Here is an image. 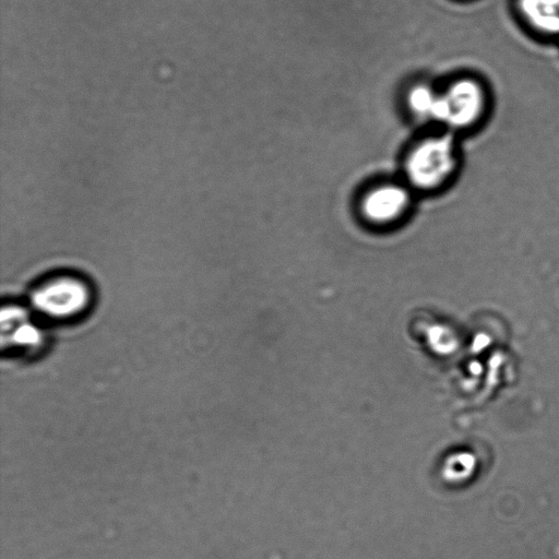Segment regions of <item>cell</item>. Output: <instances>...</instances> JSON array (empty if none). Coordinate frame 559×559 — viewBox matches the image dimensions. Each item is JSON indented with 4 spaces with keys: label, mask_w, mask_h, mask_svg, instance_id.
I'll return each instance as SVG.
<instances>
[{
    "label": "cell",
    "mask_w": 559,
    "mask_h": 559,
    "mask_svg": "<svg viewBox=\"0 0 559 559\" xmlns=\"http://www.w3.org/2000/svg\"><path fill=\"white\" fill-rule=\"evenodd\" d=\"M460 165L454 133L444 130L417 142L404 160V175L408 186L421 191L445 186Z\"/></svg>",
    "instance_id": "cell-1"
},
{
    "label": "cell",
    "mask_w": 559,
    "mask_h": 559,
    "mask_svg": "<svg viewBox=\"0 0 559 559\" xmlns=\"http://www.w3.org/2000/svg\"><path fill=\"white\" fill-rule=\"evenodd\" d=\"M490 109L486 84L473 75L453 79L440 90L436 122L452 133L478 127Z\"/></svg>",
    "instance_id": "cell-2"
},
{
    "label": "cell",
    "mask_w": 559,
    "mask_h": 559,
    "mask_svg": "<svg viewBox=\"0 0 559 559\" xmlns=\"http://www.w3.org/2000/svg\"><path fill=\"white\" fill-rule=\"evenodd\" d=\"M90 293L84 283L72 277L47 282L33 294V305L53 318H68L81 312L87 305Z\"/></svg>",
    "instance_id": "cell-3"
},
{
    "label": "cell",
    "mask_w": 559,
    "mask_h": 559,
    "mask_svg": "<svg viewBox=\"0 0 559 559\" xmlns=\"http://www.w3.org/2000/svg\"><path fill=\"white\" fill-rule=\"evenodd\" d=\"M411 187L397 182H382L367 190L360 199L362 217L374 225L397 222L411 205Z\"/></svg>",
    "instance_id": "cell-4"
},
{
    "label": "cell",
    "mask_w": 559,
    "mask_h": 559,
    "mask_svg": "<svg viewBox=\"0 0 559 559\" xmlns=\"http://www.w3.org/2000/svg\"><path fill=\"white\" fill-rule=\"evenodd\" d=\"M515 13L533 34L559 39V0H515Z\"/></svg>",
    "instance_id": "cell-5"
},
{
    "label": "cell",
    "mask_w": 559,
    "mask_h": 559,
    "mask_svg": "<svg viewBox=\"0 0 559 559\" xmlns=\"http://www.w3.org/2000/svg\"><path fill=\"white\" fill-rule=\"evenodd\" d=\"M2 343L35 348L41 342L40 331L28 320L20 308L10 307L1 312Z\"/></svg>",
    "instance_id": "cell-6"
},
{
    "label": "cell",
    "mask_w": 559,
    "mask_h": 559,
    "mask_svg": "<svg viewBox=\"0 0 559 559\" xmlns=\"http://www.w3.org/2000/svg\"><path fill=\"white\" fill-rule=\"evenodd\" d=\"M440 91L428 83L412 85L406 93L411 114L423 121L436 122Z\"/></svg>",
    "instance_id": "cell-7"
}]
</instances>
